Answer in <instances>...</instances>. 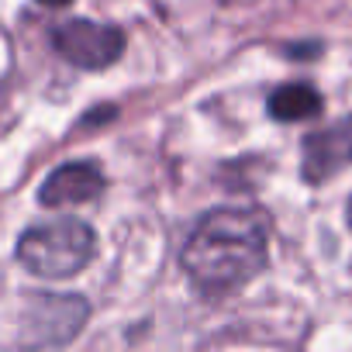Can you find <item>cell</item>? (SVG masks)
Wrapping results in <instances>:
<instances>
[{
    "label": "cell",
    "instance_id": "obj_1",
    "mask_svg": "<svg viewBox=\"0 0 352 352\" xmlns=\"http://www.w3.org/2000/svg\"><path fill=\"white\" fill-rule=\"evenodd\" d=\"M180 259L204 297H228L266 266V225L245 208L208 211L194 225Z\"/></svg>",
    "mask_w": 352,
    "mask_h": 352
},
{
    "label": "cell",
    "instance_id": "obj_2",
    "mask_svg": "<svg viewBox=\"0 0 352 352\" xmlns=\"http://www.w3.org/2000/svg\"><path fill=\"white\" fill-rule=\"evenodd\" d=\"M94 256H97V235L87 221L76 218L35 225L18 242V259L35 276H49V280L76 276L80 270L90 266Z\"/></svg>",
    "mask_w": 352,
    "mask_h": 352
},
{
    "label": "cell",
    "instance_id": "obj_3",
    "mask_svg": "<svg viewBox=\"0 0 352 352\" xmlns=\"http://www.w3.org/2000/svg\"><path fill=\"white\" fill-rule=\"evenodd\" d=\"M52 45L66 63L80 69H107L124 52V32L114 25L76 18V21H63L52 32Z\"/></svg>",
    "mask_w": 352,
    "mask_h": 352
},
{
    "label": "cell",
    "instance_id": "obj_4",
    "mask_svg": "<svg viewBox=\"0 0 352 352\" xmlns=\"http://www.w3.org/2000/svg\"><path fill=\"white\" fill-rule=\"evenodd\" d=\"M87 314L90 307L80 294H32L25 331L38 345H59V342H69L83 328Z\"/></svg>",
    "mask_w": 352,
    "mask_h": 352
},
{
    "label": "cell",
    "instance_id": "obj_5",
    "mask_svg": "<svg viewBox=\"0 0 352 352\" xmlns=\"http://www.w3.org/2000/svg\"><path fill=\"white\" fill-rule=\"evenodd\" d=\"M352 162V121H338L304 138V180L321 184Z\"/></svg>",
    "mask_w": 352,
    "mask_h": 352
},
{
    "label": "cell",
    "instance_id": "obj_6",
    "mask_svg": "<svg viewBox=\"0 0 352 352\" xmlns=\"http://www.w3.org/2000/svg\"><path fill=\"white\" fill-rule=\"evenodd\" d=\"M104 190V173L94 162H66L59 166L38 190V201L45 208H69L94 201Z\"/></svg>",
    "mask_w": 352,
    "mask_h": 352
},
{
    "label": "cell",
    "instance_id": "obj_7",
    "mask_svg": "<svg viewBox=\"0 0 352 352\" xmlns=\"http://www.w3.org/2000/svg\"><path fill=\"white\" fill-rule=\"evenodd\" d=\"M321 111V94L307 83H283L270 97V114L276 121H304Z\"/></svg>",
    "mask_w": 352,
    "mask_h": 352
},
{
    "label": "cell",
    "instance_id": "obj_8",
    "mask_svg": "<svg viewBox=\"0 0 352 352\" xmlns=\"http://www.w3.org/2000/svg\"><path fill=\"white\" fill-rule=\"evenodd\" d=\"M42 4H69V0H42Z\"/></svg>",
    "mask_w": 352,
    "mask_h": 352
},
{
    "label": "cell",
    "instance_id": "obj_9",
    "mask_svg": "<svg viewBox=\"0 0 352 352\" xmlns=\"http://www.w3.org/2000/svg\"><path fill=\"white\" fill-rule=\"evenodd\" d=\"M349 228H352V197H349Z\"/></svg>",
    "mask_w": 352,
    "mask_h": 352
}]
</instances>
